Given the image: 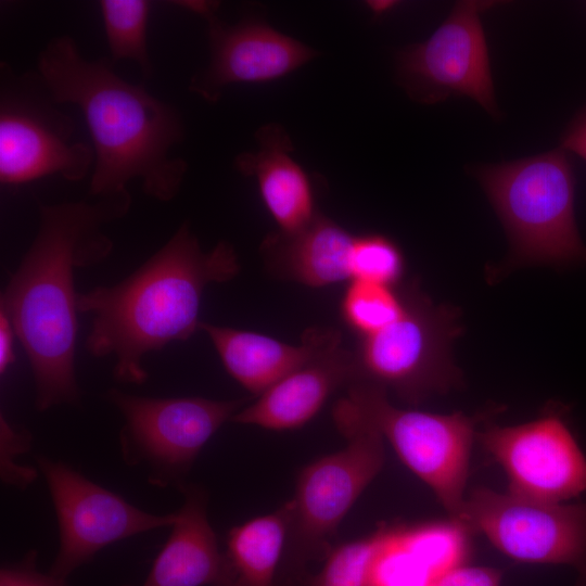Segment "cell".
<instances>
[{
  "label": "cell",
  "instance_id": "1",
  "mask_svg": "<svg viewBox=\"0 0 586 586\" xmlns=\"http://www.w3.org/2000/svg\"><path fill=\"white\" fill-rule=\"evenodd\" d=\"M130 205L129 192L39 205L36 237L0 297V310L29 361L39 411L79 403L75 270L109 257L113 242L104 227L123 218Z\"/></svg>",
  "mask_w": 586,
  "mask_h": 586
},
{
  "label": "cell",
  "instance_id": "2",
  "mask_svg": "<svg viewBox=\"0 0 586 586\" xmlns=\"http://www.w3.org/2000/svg\"><path fill=\"white\" fill-rule=\"evenodd\" d=\"M37 68L52 100L76 105L85 117L94 152L90 195L127 193L128 182L138 179L150 198L177 196L188 164L170 156L184 135L175 107L120 78L110 59L86 60L67 35L48 42Z\"/></svg>",
  "mask_w": 586,
  "mask_h": 586
},
{
  "label": "cell",
  "instance_id": "3",
  "mask_svg": "<svg viewBox=\"0 0 586 586\" xmlns=\"http://www.w3.org/2000/svg\"><path fill=\"white\" fill-rule=\"evenodd\" d=\"M240 271L233 246L220 241L204 252L184 221L133 272L111 285L78 293V313L91 316L85 346L91 356L113 357L120 383L148 379L144 358L199 329L207 285L232 280Z\"/></svg>",
  "mask_w": 586,
  "mask_h": 586
},
{
  "label": "cell",
  "instance_id": "4",
  "mask_svg": "<svg viewBox=\"0 0 586 586\" xmlns=\"http://www.w3.org/2000/svg\"><path fill=\"white\" fill-rule=\"evenodd\" d=\"M332 416L347 444L298 473L285 504L288 532L277 586L306 583L308 563L326 559L337 527L384 463V437L347 397Z\"/></svg>",
  "mask_w": 586,
  "mask_h": 586
},
{
  "label": "cell",
  "instance_id": "5",
  "mask_svg": "<svg viewBox=\"0 0 586 586\" xmlns=\"http://www.w3.org/2000/svg\"><path fill=\"white\" fill-rule=\"evenodd\" d=\"M479 178L517 263L586 262L574 217V176L563 149L483 167Z\"/></svg>",
  "mask_w": 586,
  "mask_h": 586
},
{
  "label": "cell",
  "instance_id": "6",
  "mask_svg": "<svg viewBox=\"0 0 586 586\" xmlns=\"http://www.w3.org/2000/svg\"><path fill=\"white\" fill-rule=\"evenodd\" d=\"M402 294L399 318L359 337L354 352L356 380L391 388L405 402L417 404L459 384L451 345L461 327L456 309L434 305L416 284L404 288Z\"/></svg>",
  "mask_w": 586,
  "mask_h": 586
},
{
  "label": "cell",
  "instance_id": "7",
  "mask_svg": "<svg viewBox=\"0 0 586 586\" xmlns=\"http://www.w3.org/2000/svg\"><path fill=\"white\" fill-rule=\"evenodd\" d=\"M106 396L124 419L119 445L125 462L143 467L152 485L178 488L206 443L249 400L146 397L117 388Z\"/></svg>",
  "mask_w": 586,
  "mask_h": 586
},
{
  "label": "cell",
  "instance_id": "8",
  "mask_svg": "<svg viewBox=\"0 0 586 586\" xmlns=\"http://www.w3.org/2000/svg\"><path fill=\"white\" fill-rule=\"evenodd\" d=\"M0 182L21 186L46 176L86 178L94 165L89 145L73 141L72 118L55 107L38 73L14 75L1 65Z\"/></svg>",
  "mask_w": 586,
  "mask_h": 586
},
{
  "label": "cell",
  "instance_id": "9",
  "mask_svg": "<svg viewBox=\"0 0 586 586\" xmlns=\"http://www.w3.org/2000/svg\"><path fill=\"white\" fill-rule=\"evenodd\" d=\"M346 397L457 520L466 500L463 491L476 420L461 412L438 415L396 408L384 387L365 380L351 382Z\"/></svg>",
  "mask_w": 586,
  "mask_h": 586
},
{
  "label": "cell",
  "instance_id": "10",
  "mask_svg": "<svg viewBox=\"0 0 586 586\" xmlns=\"http://www.w3.org/2000/svg\"><path fill=\"white\" fill-rule=\"evenodd\" d=\"M483 533L506 556L525 563L566 564L586 586V504L561 505L479 488L457 520Z\"/></svg>",
  "mask_w": 586,
  "mask_h": 586
},
{
  "label": "cell",
  "instance_id": "11",
  "mask_svg": "<svg viewBox=\"0 0 586 586\" xmlns=\"http://www.w3.org/2000/svg\"><path fill=\"white\" fill-rule=\"evenodd\" d=\"M37 463L59 526L60 546L50 571L54 576L66 579L109 545L174 523L175 512L143 511L62 461L38 456Z\"/></svg>",
  "mask_w": 586,
  "mask_h": 586
},
{
  "label": "cell",
  "instance_id": "12",
  "mask_svg": "<svg viewBox=\"0 0 586 586\" xmlns=\"http://www.w3.org/2000/svg\"><path fill=\"white\" fill-rule=\"evenodd\" d=\"M493 2L460 1L424 42L403 50L397 58L399 82L423 103L451 94L467 95L487 112L496 111L487 44L480 14Z\"/></svg>",
  "mask_w": 586,
  "mask_h": 586
},
{
  "label": "cell",
  "instance_id": "13",
  "mask_svg": "<svg viewBox=\"0 0 586 586\" xmlns=\"http://www.w3.org/2000/svg\"><path fill=\"white\" fill-rule=\"evenodd\" d=\"M205 18L209 43L208 65L190 80L189 89L216 102L231 84H262L302 67L318 52L303 42L247 16L235 24L221 21L213 2H177Z\"/></svg>",
  "mask_w": 586,
  "mask_h": 586
},
{
  "label": "cell",
  "instance_id": "14",
  "mask_svg": "<svg viewBox=\"0 0 586 586\" xmlns=\"http://www.w3.org/2000/svg\"><path fill=\"white\" fill-rule=\"evenodd\" d=\"M481 442L500 463L513 495L561 502L586 491V458L556 413L514 426H492Z\"/></svg>",
  "mask_w": 586,
  "mask_h": 586
},
{
  "label": "cell",
  "instance_id": "15",
  "mask_svg": "<svg viewBox=\"0 0 586 586\" xmlns=\"http://www.w3.org/2000/svg\"><path fill=\"white\" fill-rule=\"evenodd\" d=\"M341 343L340 336L241 408L230 421L273 431L294 430L308 423L337 387L357 379L354 352Z\"/></svg>",
  "mask_w": 586,
  "mask_h": 586
},
{
  "label": "cell",
  "instance_id": "16",
  "mask_svg": "<svg viewBox=\"0 0 586 586\" xmlns=\"http://www.w3.org/2000/svg\"><path fill=\"white\" fill-rule=\"evenodd\" d=\"M184 501L170 534L140 586H227V563L207 518V494L182 484ZM129 586V585H124Z\"/></svg>",
  "mask_w": 586,
  "mask_h": 586
},
{
  "label": "cell",
  "instance_id": "17",
  "mask_svg": "<svg viewBox=\"0 0 586 586\" xmlns=\"http://www.w3.org/2000/svg\"><path fill=\"white\" fill-rule=\"evenodd\" d=\"M226 371L251 394L259 396L283 377L305 365L341 336L330 328H310L300 345L253 331L201 321Z\"/></svg>",
  "mask_w": 586,
  "mask_h": 586
},
{
  "label": "cell",
  "instance_id": "18",
  "mask_svg": "<svg viewBox=\"0 0 586 586\" xmlns=\"http://www.w3.org/2000/svg\"><path fill=\"white\" fill-rule=\"evenodd\" d=\"M258 149L243 152L235 168L257 181L260 198L279 226V231L295 232L317 214L308 175L291 153L293 144L283 127L268 124L256 132Z\"/></svg>",
  "mask_w": 586,
  "mask_h": 586
},
{
  "label": "cell",
  "instance_id": "19",
  "mask_svg": "<svg viewBox=\"0 0 586 586\" xmlns=\"http://www.w3.org/2000/svg\"><path fill=\"white\" fill-rule=\"evenodd\" d=\"M355 234L317 212L304 228L269 233L260 245L268 268L281 278L321 288L351 281Z\"/></svg>",
  "mask_w": 586,
  "mask_h": 586
},
{
  "label": "cell",
  "instance_id": "20",
  "mask_svg": "<svg viewBox=\"0 0 586 586\" xmlns=\"http://www.w3.org/2000/svg\"><path fill=\"white\" fill-rule=\"evenodd\" d=\"M288 532V509L253 518L227 535V586H277Z\"/></svg>",
  "mask_w": 586,
  "mask_h": 586
},
{
  "label": "cell",
  "instance_id": "21",
  "mask_svg": "<svg viewBox=\"0 0 586 586\" xmlns=\"http://www.w3.org/2000/svg\"><path fill=\"white\" fill-rule=\"evenodd\" d=\"M110 61L136 62L150 77L152 64L146 44V26L151 3L146 0H101L99 2Z\"/></svg>",
  "mask_w": 586,
  "mask_h": 586
},
{
  "label": "cell",
  "instance_id": "22",
  "mask_svg": "<svg viewBox=\"0 0 586 586\" xmlns=\"http://www.w3.org/2000/svg\"><path fill=\"white\" fill-rule=\"evenodd\" d=\"M404 298L395 286L352 280L343 294L340 313L345 324L368 336L384 329L403 314Z\"/></svg>",
  "mask_w": 586,
  "mask_h": 586
},
{
  "label": "cell",
  "instance_id": "23",
  "mask_svg": "<svg viewBox=\"0 0 586 586\" xmlns=\"http://www.w3.org/2000/svg\"><path fill=\"white\" fill-rule=\"evenodd\" d=\"M390 531L377 533L333 547L321 570L309 575L307 586H370L373 561Z\"/></svg>",
  "mask_w": 586,
  "mask_h": 586
},
{
  "label": "cell",
  "instance_id": "24",
  "mask_svg": "<svg viewBox=\"0 0 586 586\" xmlns=\"http://www.w3.org/2000/svg\"><path fill=\"white\" fill-rule=\"evenodd\" d=\"M459 522L437 523L420 528L400 532L404 545L430 572L434 582L445 573L462 565L467 543Z\"/></svg>",
  "mask_w": 586,
  "mask_h": 586
},
{
  "label": "cell",
  "instance_id": "25",
  "mask_svg": "<svg viewBox=\"0 0 586 586\" xmlns=\"http://www.w3.org/2000/svg\"><path fill=\"white\" fill-rule=\"evenodd\" d=\"M404 269V255L392 239L380 233L355 234L349 259L351 281L395 286Z\"/></svg>",
  "mask_w": 586,
  "mask_h": 586
},
{
  "label": "cell",
  "instance_id": "26",
  "mask_svg": "<svg viewBox=\"0 0 586 586\" xmlns=\"http://www.w3.org/2000/svg\"><path fill=\"white\" fill-rule=\"evenodd\" d=\"M434 578L404 545L400 532L390 531L370 573V586H431Z\"/></svg>",
  "mask_w": 586,
  "mask_h": 586
},
{
  "label": "cell",
  "instance_id": "27",
  "mask_svg": "<svg viewBox=\"0 0 586 586\" xmlns=\"http://www.w3.org/2000/svg\"><path fill=\"white\" fill-rule=\"evenodd\" d=\"M1 479L7 485L20 489L27 487L36 477L37 471L15 462L18 455L31 445V435L24 430L14 429L3 415L0 416Z\"/></svg>",
  "mask_w": 586,
  "mask_h": 586
},
{
  "label": "cell",
  "instance_id": "28",
  "mask_svg": "<svg viewBox=\"0 0 586 586\" xmlns=\"http://www.w3.org/2000/svg\"><path fill=\"white\" fill-rule=\"evenodd\" d=\"M35 562L31 552L22 562L2 568L0 586H67L66 579L37 571Z\"/></svg>",
  "mask_w": 586,
  "mask_h": 586
},
{
  "label": "cell",
  "instance_id": "29",
  "mask_svg": "<svg viewBox=\"0 0 586 586\" xmlns=\"http://www.w3.org/2000/svg\"><path fill=\"white\" fill-rule=\"evenodd\" d=\"M435 583L438 586H499L500 573L489 568L459 565Z\"/></svg>",
  "mask_w": 586,
  "mask_h": 586
},
{
  "label": "cell",
  "instance_id": "30",
  "mask_svg": "<svg viewBox=\"0 0 586 586\" xmlns=\"http://www.w3.org/2000/svg\"><path fill=\"white\" fill-rule=\"evenodd\" d=\"M561 149L586 160V107L574 118L562 138Z\"/></svg>",
  "mask_w": 586,
  "mask_h": 586
},
{
  "label": "cell",
  "instance_id": "31",
  "mask_svg": "<svg viewBox=\"0 0 586 586\" xmlns=\"http://www.w3.org/2000/svg\"><path fill=\"white\" fill-rule=\"evenodd\" d=\"M14 329L8 316L0 310V373L3 375L15 361Z\"/></svg>",
  "mask_w": 586,
  "mask_h": 586
},
{
  "label": "cell",
  "instance_id": "32",
  "mask_svg": "<svg viewBox=\"0 0 586 586\" xmlns=\"http://www.w3.org/2000/svg\"><path fill=\"white\" fill-rule=\"evenodd\" d=\"M392 3H394V2H390V1H370L369 7L373 11V13L380 14V13L386 11L388 8H391L393 5Z\"/></svg>",
  "mask_w": 586,
  "mask_h": 586
},
{
  "label": "cell",
  "instance_id": "33",
  "mask_svg": "<svg viewBox=\"0 0 586 586\" xmlns=\"http://www.w3.org/2000/svg\"><path fill=\"white\" fill-rule=\"evenodd\" d=\"M431 586H438L435 582Z\"/></svg>",
  "mask_w": 586,
  "mask_h": 586
}]
</instances>
